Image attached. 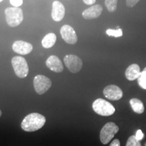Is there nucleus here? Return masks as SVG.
<instances>
[{
  "label": "nucleus",
  "instance_id": "obj_1",
  "mask_svg": "<svg viewBox=\"0 0 146 146\" xmlns=\"http://www.w3.org/2000/svg\"><path fill=\"white\" fill-rule=\"evenodd\" d=\"M46 118L39 113H31L25 116L21 123V128L27 132L38 131L44 126Z\"/></svg>",
  "mask_w": 146,
  "mask_h": 146
},
{
  "label": "nucleus",
  "instance_id": "obj_2",
  "mask_svg": "<svg viewBox=\"0 0 146 146\" xmlns=\"http://www.w3.org/2000/svg\"><path fill=\"white\" fill-rule=\"evenodd\" d=\"M6 23L10 27H18L23 21L24 16L22 9L16 7H10L5 10Z\"/></svg>",
  "mask_w": 146,
  "mask_h": 146
},
{
  "label": "nucleus",
  "instance_id": "obj_3",
  "mask_svg": "<svg viewBox=\"0 0 146 146\" xmlns=\"http://www.w3.org/2000/svg\"><path fill=\"white\" fill-rule=\"evenodd\" d=\"M92 108L95 112L103 116H111L115 112V108L113 105L102 98L95 100L92 104Z\"/></svg>",
  "mask_w": 146,
  "mask_h": 146
},
{
  "label": "nucleus",
  "instance_id": "obj_4",
  "mask_svg": "<svg viewBox=\"0 0 146 146\" xmlns=\"http://www.w3.org/2000/svg\"><path fill=\"white\" fill-rule=\"evenodd\" d=\"M12 65L15 74L19 78L27 77L29 74V66L27 60L21 56H14L12 59Z\"/></svg>",
  "mask_w": 146,
  "mask_h": 146
},
{
  "label": "nucleus",
  "instance_id": "obj_5",
  "mask_svg": "<svg viewBox=\"0 0 146 146\" xmlns=\"http://www.w3.org/2000/svg\"><path fill=\"white\" fill-rule=\"evenodd\" d=\"M119 131V128L114 123L109 122L102 127L100 131V141L103 144L108 143Z\"/></svg>",
  "mask_w": 146,
  "mask_h": 146
},
{
  "label": "nucleus",
  "instance_id": "obj_6",
  "mask_svg": "<svg viewBox=\"0 0 146 146\" xmlns=\"http://www.w3.org/2000/svg\"><path fill=\"white\" fill-rule=\"evenodd\" d=\"M35 90L39 95L45 94L52 86V81L47 76L42 74H38L33 80Z\"/></svg>",
  "mask_w": 146,
  "mask_h": 146
},
{
  "label": "nucleus",
  "instance_id": "obj_7",
  "mask_svg": "<svg viewBox=\"0 0 146 146\" xmlns=\"http://www.w3.org/2000/svg\"><path fill=\"white\" fill-rule=\"evenodd\" d=\"M64 62L66 68L72 73L79 72L83 68V62L81 59L75 55L69 54L65 56Z\"/></svg>",
  "mask_w": 146,
  "mask_h": 146
},
{
  "label": "nucleus",
  "instance_id": "obj_8",
  "mask_svg": "<svg viewBox=\"0 0 146 146\" xmlns=\"http://www.w3.org/2000/svg\"><path fill=\"white\" fill-rule=\"evenodd\" d=\"M60 35L67 43L74 45L77 42L78 37L74 29L68 25H63L60 29Z\"/></svg>",
  "mask_w": 146,
  "mask_h": 146
},
{
  "label": "nucleus",
  "instance_id": "obj_9",
  "mask_svg": "<svg viewBox=\"0 0 146 146\" xmlns=\"http://www.w3.org/2000/svg\"><path fill=\"white\" fill-rule=\"evenodd\" d=\"M104 95L108 100L117 101L123 98V92L119 87L115 85H108L104 89Z\"/></svg>",
  "mask_w": 146,
  "mask_h": 146
},
{
  "label": "nucleus",
  "instance_id": "obj_10",
  "mask_svg": "<svg viewBox=\"0 0 146 146\" xmlns=\"http://www.w3.org/2000/svg\"><path fill=\"white\" fill-rule=\"evenodd\" d=\"M65 15V8L59 1H54L52 3V18L54 21L60 22Z\"/></svg>",
  "mask_w": 146,
  "mask_h": 146
},
{
  "label": "nucleus",
  "instance_id": "obj_11",
  "mask_svg": "<svg viewBox=\"0 0 146 146\" xmlns=\"http://www.w3.org/2000/svg\"><path fill=\"white\" fill-rule=\"evenodd\" d=\"M33 45L30 43L24 41H16L12 45L14 52L21 55L30 54L33 51Z\"/></svg>",
  "mask_w": 146,
  "mask_h": 146
},
{
  "label": "nucleus",
  "instance_id": "obj_12",
  "mask_svg": "<svg viewBox=\"0 0 146 146\" xmlns=\"http://www.w3.org/2000/svg\"><path fill=\"white\" fill-rule=\"evenodd\" d=\"M102 11H103V8L102 7V5L99 4L94 5L90 8L84 10L82 13V16L86 20L95 19L101 15Z\"/></svg>",
  "mask_w": 146,
  "mask_h": 146
},
{
  "label": "nucleus",
  "instance_id": "obj_13",
  "mask_svg": "<svg viewBox=\"0 0 146 146\" xmlns=\"http://www.w3.org/2000/svg\"><path fill=\"white\" fill-rule=\"evenodd\" d=\"M46 65L51 70L55 72H61L64 70L63 64L58 56H50L46 60Z\"/></svg>",
  "mask_w": 146,
  "mask_h": 146
},
{
  "label": "nucleus",
  "instance_id": "obj_14",
  "mask_svg": "<svg viewBox=\"0 0 146 146\" xmlns=\"http://www.w3.org/2000/svg\"><path fill=\"white\" fill-rule=\"evenodd\" d=\"M139 66L137 64H133L129 66L125 71V76L129 81H134L137 79L141 74Z\"/></svg>",
  "mask_w": 146,
  "mask_h": 146
},
{
  "label": "nucleus",
  "instance_id": "obj_15",
  "mask_svg": "<svg viewBox=\"0 0 146 146\" xmlns=\"http://www.w3.org/2000/svg\"><path fill=\"white\" fill-rule=\"evenodd\" d=\"M56 35L53 33H50L46 35L41 41V44L44 48H50L54 46L56 42Z\"/></svg>",
  "mask_w": 146,
  "mask_h": 146
},
{
  "label": "nucleus",
  "instance_id": "obj_16",
  "mask_svg": "<svg viewBox=\"0 0 146 146\" xmlns=\"http://www.w3.org/2000/svg\"><path fill=\"white\" fill-rule=\"evenodd\" d=\"M130 105L133 110L137 114H142L144 112V105L141 100L137 98H133L130 100Z\"/></svg>",
  "mask_w": 146,
  "mask_h": 146
},
{
  "label": "nucleus",
  "instance_id": "obj_17",
  "mask_svg": "<svg viewBox=\"0 0 146 146\" xmlns=\"http://www.w3.org/2000/svg\"><path fill=\"white\" fill-rule=\"evenodd\" d=\"M118 0H105V5L110 12H114L117 8Z\"/></svg>",
  "mask_w": 146,
  "mask_h": 146
},
{
  "label": "nucleus",
  "instance_id": "obj_18",
  "mask_svg": "<svg viewBox=\"0 0 146 146\" xmlns=\"http://www.w3.org/2000/svg\"><path fill=\"white\" fill-rule=\"evenodd\" d=\"M139 85L141 87L142 89H146V67L143 69L140 74L139 76L137 78Z\"/></svg>",
  "mask_w": 146,
  "mask_h": 146
},
{
  "label": "nucleus",
  "instance_id": "obj_19",
  "mask_svg": "<svg viewBox=\"0 0 146 146\" xmlns=\"http://www.w3.org/2000/svg\"><path fill=\"white\" fill-rule=\"evenodd\" d=\"M106 34L108 36H115V37H120V36H122L123 35V31L122 29H118L114 30V29H108L106 31Z\"/></svg>",
  "mask_w": 146,
  "mask_h": 146
},
{
  "label": "nucleus",
  "instance_id": "obj_20",
  "mask_svg": "<svg viewBox=\"0 0 146 146\" xmlns=\"http://www.w3.org/2000/svg\"><path fill=\"white\" fill-rule=\"evenodd\" d=\"M126 146H141V144L139 141L136 139L135 136L132 135L128 139Z\"/></svg>",
  "mask_w": 146,
  "mask_h": 146
},
{
  "label": "nucleus",
  "instance_id": "obj_21",
  "mask_svg": "<svg viewBox=\"0 0 146 146\" xmlns=\"http://www.w3.org/2000/svg\"><path fill=\"white\" fill-rule=\"evenodd\" d=\"M11 5H13V7L19 8L23 3V0H10Z\"/></svg>",
  "mask_w": 146,
  "mask_h": 146
},
{
  "label": "nucleus",
  "instance_id": "obj_22",
  "mask_svg": "<svg viewBox=\"0 0 146 146\" xmlns=\"http://www.w3.org/2000/svg\"><path fill=\"white\" fill-rule=\"evenodd\" d=\"M140 0H126V4L129 8H133Z\"/></svg>",
  "mask_w": 146,
  "mask_h": 146
},
{
  "label": "nucleus",
  "instance_id": "obj_23",
  "mask_svg": "<svg viewBox=\"0 0 146 146\" xmlns=\"http://www.w3.org/2000/svg\"><path fill=\"white\" fill-rule=\"evenodd\" d=\"M135 136L136 139L140 141H141V140L143 138L144 135H143V132H142V131H141V130H140V129H139V130H138L137 131L135 135Z\"/></svg>",
  "mask_w": 146,
  "mask_h": 146
},
{
  "label": "nucleus",
  "instance_id": "obj_24",
  "mask_svg": "<svg viewBox=\"0 0 146 146\" xmlns=\"http://www.w3.org/2000/svg\"><path fill=\"white\" fill-rule=\"evenodd\" d=\"M110 146H120V142L118 139L113 140Z\"/></svg>",
  "mask_w": 146,
  "mask_h": 146
},
{
  "label": "nucleus",
  "instance_id": "obj_25",
  "mask_svg": "<svg viewBox=\"0 0 146 146\" xmlns=\"http://www.w3.org/2000/svg\"><path fill=\"white\" fill-rule=\"evenodd\" d=\"M83 2L87 5H94L95 3L96 2V0H83Z\"/></svg>",
  "mask_w": 146,
  "mask_h": 146
},
{
  "label": "nucleus",
  "instance_id": "obj_26",
  "mask_svg": "<svg viewBox=\"0 0 146 146\" xmlns=\"http://www.w3.org/2000/svg\"><path fill=\"white\" fill-rule=\"evenodd\" d=\"M1 115H2V112H1V110H0V117H1Z\"/></svg>",
  "mask_w": 146,
  "mask_h": 146
},
{
  "label": "nucleus",
  "instance_id": "obj_27",
  "mask_svg": "<svg viewBox=\"0 0 146 146\" xmlns=\"http://www.w3.org/2000/svg\"><path fill=\"white\" fill-rule=\"evenodd\" d=\"M2 1H3V0H0V2H1Z\"/></svg>",
  "mask_w": 146,
  "mask_h": 146
}]
</instances>
